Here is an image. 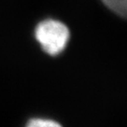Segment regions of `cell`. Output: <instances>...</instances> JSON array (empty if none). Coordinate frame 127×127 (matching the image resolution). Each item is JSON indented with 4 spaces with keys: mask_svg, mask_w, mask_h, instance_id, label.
Segmentation results:
<instances>
[{
    "mask_svg": "<svg viewBox=\"0 0 127 127\" xmlns=\"http://www.w3.org/2000/svg\"><path fill=\"white\" fill-rule=\"evenodd\" d=\"M70 38V31L62 22L46 20L35 28V39L49 55L57 56L65 49Z\"/></svg>",
    "mask_w": 127,
    "mask_h": 127,
    "instance_id": "obj_1",
    "label": "cell"
},
{
    "mask_svg": "<svg viewBox=\"0 0 127 127\" xmlns=\"http://www.w3.org/2000/svg\"><path fill=\"white\" fill-rule=\"evenodd\" d=\"M106 6L121 17H125L127 12V0H102Z\"/></svg>",
    "mask_w": 127,
    "mask_h": 127,
    "instance_id": "obj_2",
    "label": "cell"
},
{
    "mask_svg": "<svg viewBox=\"0 0 127 127\" xmlns=\"http://www.w3.org/2000/svg\"><path fill=\"white\" fill-rule=\"evenodd\" d=\"M26 127H62V125L50 119L34 118L28 122Z\"/></svg>",
    "mask_w": 127,
    "mask_h": 127,
    "instance_id": "obj_3",
    "label": "cell"
}]
</instances>
